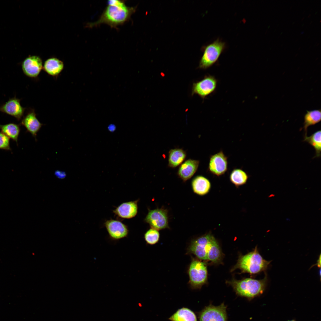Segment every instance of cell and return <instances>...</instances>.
Listing matches in <instances>:
<instances>
[{
	"mask_svg": "<svg viewBox=\"0 0 321 321\" xmlns=\"http://www.w3.org/2000/svg\"><path fill=\"white\" fill-rule=\"evenodd\" d=\"M274 196V194H271L270 195V196H269V197H272V196Z\"/></svg>",
	"mask_w": 321,
	"mask_h": 321,
	"instance_id": "f1b7e54d",
	"label": "cell"
},
{
	"mask_svg": "<svg viewBox=\"0 0 321 321\" xmlns=\"http://www.w3.org/2000/svg\"><path fill=\"white\" fill-rule=\"evenodd\" d=\"M168 211L163 208L149 210L144 219L151 228L158 230L169 228Z\"/></svg>",
	"mask_w": 321,
	"mask_h": 321,
	"instance_id": "8992f818",
	"label": "cell"
},
{
	"mask_svg": "<svg viewBox=\"0 0 321 321\" xmlns=\"http://www.w3.org/2000/svg\"><path fill=\"white\" fill-rule=\"evenodd\" d=\"M270 262L263 259L256 247L253 251L240 256L231 271L239 269L243 272L256 274L265 270Z\"/></svg>",
	"mask_w": 321,
	"mask_h": 321,
	"instance_id": "7a4b0ae2",
	"label": "cell"
},
{
	"mask_svg": "<svg viewBox=\"0 0 321 321\" xmlns=\"http://www.w3.org/2000/svg\"><path fill=\"white\" fill-rule=\"evenodd\" d=\"M144 238L147 243L150 245H154L159 241L160 234L158 230L151 228L145 232Z\"/></svg>",
	"mask_w": 321,
	"mask_h": 321,
	"instance_id": "484cf974",
	"label": "cell"
},
{
	"mask_svg": "<svg viewBox=\"0 0 321 321\" xmlns=\"http://www.w3.org/2000/svg\"><path fill=\"white\" fill-rule=\"evenodd\" d=\"M189 283L193 288H200L207 282V271L205 264L199 260L193 259L188 268Z\"/></svg>",
	"mask_w": 321,
	"mask_h": 321,
	"instance_id": "5b68a950",
	"label": "cell"
},
{
	"mask_svg": "<svg viewBox=\"0 0 321 321\" xmlns=\"http://www.w3.org/2000/svg\"><path fill=\"white\" fill-rule=\"evenodd\" d=\"M0 129L2 133L15 141L18 145V139L20 131L19 125L12 123L0 125Z\"/></svg>",
	"mask_w": 321,
	"mask_h": 321,
	"instance_id": "603a6c76",
	"label": "cell"
},
{
	"mask_svg": "<svg viewBox=\"0 0 321 321\" xmlns=\"http://www.w3.org/2000/svg\"><path fill=\"white\" fill-rule=\"evenodd\" d=\"M20 100L16 97L10 99L0 106V111L9 115L20 120L23 116L25 109L20 103Z\"/></svg>",
	"mask_w": 321,
	"mask_h": 321,
	"instance_id": "7c38bea8",
	"label": "cell"
},
{
	"mask_svg": "<svg viewBox=\"0 0 321 321\" xmlns=\"http://www.w3.org/2000/svg\"><path fill=\"white\" fill-rule=\"evenodd\" d=\"M43 67L41 59L35 56L27 58L22 64V68L24 73L27 76L32 78L37 77Z\"/></svg>",
	"mask_w": 321,
	"mask_h": 321,
	"instance_id": "8fae6325",
	"label": "cell"
},
{
	"mask_svg": "<svg viewBox=\"0 0 321 321\" xmlns=\"http://www.w3.org/2000/svg\"><path fill=\"white\" fill-rule=\"evenodd\" d=\"M21 124L36 139L37 134L43 125L38 119L33 110L29 111L23 117Z\"/></svg>",
	"mask_w": 321,
	"mask_h": 321,
	"instance_id": "9a60e30c",
	"label": "cell"
},
{
	"mask_svg": "<svg viewBox=\"0 0 321 321\" xmlns=\"http://www.w3.org/2000/svg\"><path fill=\"white\" fill-rule=\"evenodd\" d=\"M191 186L195 193L203 196L206 195L210 192L211 188V183L206 177L202 175H198L193 179Z\"/></svg>",
	"mask_w": 321,
	"mask_h": 321,
	"instance_id": "e0dca14e",
	"label": "cell"
},
{
	"mask_svg": "<svg viewBox=\"0 0 321 321\" xmlns=\"http://www.w3.org/2000/svg\"><path fill=\"white\" fill-rule=\"evenodd\" d=\"M222 256L221 248L218 242L213 236L207 248V259L217 263L221 261Z\"/></svg>",
	"mask_w": 321,
	"mask_h": 321,
	"instance_id": "d6986e66",
	"label": "cell"
},
{
	"mask_svg": "<svg viewBox=\"0 0 321 321\" xmlns=\"http://www.w3.org/2000/svg\"><path fill=\"white\" fill-rule=\"evenodd\" d=\"M55 175L59 179L64 178L66 176V173L64 171L57 170L55 172Z\"/></svg>",
	"mask_w": 321,
	"mask_h": 321,
	"instance_id": "83f0119b",
	"label": "cell"
},
{
	"mask_svg": "<svg viewBox=\"0 0 321 321\" xmlns=\"http://www.w3.org/2000/svg\"><path fill=\"white\" fill-rule=\"evenodd\" d=\"M213 236L210 233L203 235L192 240L188 248V251L202 260H207L208 246Z\"/></svg>",
	"mask_w": 321,
	"mask_h": 321,
	"instance_id": "9c48e42d",
	"label": "cell"
},
{
	"mask_svg": "<svg viewBox=\"0 0 321 321\" xmlns=\"http://www.w3.org/2000/svg\"><path fill=\"white\" fill-rule=\"evenodd\" d=\"M0 149L11 151L10 138L1 132H0Z\"/></svg>",
	"mask_w": 321,
	"mask_h": 321,
	"instance_id": "4316f807",
	"label": "cell"
},
{
	"mask_svg": "<svg viewBox=\"0 0 321 321\" xmlns=\"http://www.w3.org/2000/svg\"><path fill=\"white\" fill-rule=\"evenodd\" d=\"M321 130L315 132L310 136H304L303 141L306 142L314 149L315 155L313 158L321 156Z\"/></svg>",
	"mask_w": 321,
	"mask_h": 321,
	"instance_id": "d4e9b609",
	"label": "cell"
},
{
	"mask_svg": "<svg viewBox=\"0 0 321 321\" xmlns=\"http://www.w3.org/2000/svg\"><path fill=\"white\" fill-rule=\"evenodd\" d=\"M169 319L172 321H197L194 312L185 308L179 309Z\"/></svg>",
	"mask_w": 321,
	"mask_h": 321,
	"instance_id": "cb8c5ba5",
	"label": "cell"
},
{
	"mask_svg": "<svg viewBox=\"0 0 321 321\" xmlns=\"http://www.w3.org/2000/svg\"><path fill=\"white\" fill-rule=\"evenodd\" d=\"M248 178L247 173L240 169H234L229 175L230 182L237 187L245 184Z\"/></svg>",
	"mask_w": 321,
	"mask_h": 321,
	"instance_id": "7402d4cb",
	"label": "cell"
},
{
	"mask_svg": "<svg viewBox=\"0 0 321 321\" xmlns=\"http://www.w3.org/2000/svg\"><path fill=\"white\" fill-rule=\"evenodd\" d=\"M105 224L110 236L114 240L120 239L128 235V230L127 227L119 221L110 220L106 221Z\"/></svg>",
	"mask_w": 321,
	"mask_h": 321,
	"instance_id": "4fadbf2b",
	"label": "cell"
},
{
	"mask_svg": "<svg viewBox=\"0 0 321 321\" xmlns=\"http://www.w3.org/2000/svg\"><path fill=\"white\" fill-rule=\"evenodd\" d=\"M138 201L123 203L118 206L114 213L119 217L129 219L135 217L138 212Z\"/></svg>",
	"mask_w": 321,
	"mask_h": 321,
	"instance_id": "2e32d148",
	"label": "cell"
},
{
	"mask_svg": "<svg viewBox=\"0 0 321 321\" xmlns=\"http://www.w3.org/2000/svg\"><path fill=\"white\" fill-rule=\"evenodd\" d=\"M199 161L189 159L180 166L177 172L179 177L183 181L186 182L194 175L197 171Z\"/></svg>",
	"mask_w": 321,
	"mask_h": 321,
	"instance_id": "5bb4252c",
	"label": "cell"
},
{
	"mask_svg": "<svg viewBox=\"0 0 321 321\" xmlns=\"http://www.w3.org/2000/svg\"><path fill=\"white\" fill-rule=\"evenodd\" d=\"M226 308L224 303L218 306H207L201 313L200 321H226Z\"/></svg>",
	"mask_w": 321,
	"mask_h": 321,
	"instance_id": "30bf717a",
	"label": "cell"
},
{
	"mask_svg": "<svg viewBox=\"0 0 321 321\" xmlns=\"http://www.w3.org/2000/svg\"><path fill=\"white\" fill-rule=\"evenodd\" d=\"M226 48L225 43L218 39L204 48L199 67L207 69L215 64Z\"/></svg>",
	"mask_w": 321,
	"mask_h": 321,
	"instance_id": "277c9868",
	"label": "cell"
},
{
	"mask_svg": "<svg viewBox=\"0 0 321 321\" xmlns=\"http://www.w3.org/2000/svg\"><path fill=\"white\" fill-rule=\"evenodd\" d=\"M186 156V152L181 148L171 149L169 152L168 166L174 168L181 164Z\"/></svg>",
	"mask_w": 321,
	"mask_h": 321,
	"instance_id": "ffe728a7",
	"label": "cell"
},
{
	"mask_svg": "<svg viewBox=\"0 0 321 321\" xmlns=\"http://www.w3.org/2000/svg\"><path fill=\"white\" fill-rule=\"evenodd\" d=\"M218 81L212 75L205 76L201 81L194 83L191 95L197 94L203 99L214 92L217 87Z\"/></svg>",
	"mask_w": 321,
	"mask_h": 321,
	"instance_id": "52a82bcc",
	"label": "cell"
},
{
	"mask_svg": "<svg viewBox=\"0 0 321 321\" xmlns=\"http://www.w3.org/2000/svg\"><path fill=\"white\" fill-rule=\"evenodd\" d=\"M295 321V320H289V321Z\"/></svg>",
	"mask_w": 321,
	"mask_h": 321,
	"instance_id": "f546056e",
	"label": "cell"
},
{
	"mask_svg": "<svg viewBox=\"0 0 321 321\" xmlns=\"http://www.w3.org/2000/svg\"><path fill=\"white\" fill-rule=\"evenodd\" d=\"M228 168V157L222 150L210 157L208 170L211 174L219 177L224 174Z\"/></svg>",
	"mask_w": 321,
	"mask_h": 321,
	"instance_id": "ba28073f",
	"label": "cell"
},
{
	"mask_svg": "<svg viewBox=\"0 0 321 321\" xmlns=\"http://www.w3.org/2000/svg\"><path fill=\"white\" fill-rule=\"evenodd\" d=\"M135 10V7L127 6L124 1L116 0L112 5L108 4L100 18L90 23V26H96L106 24L116 28L128 21Z\"/></svg>",
	"mask_w": 321,
	"mask_h": 321,
	"instance_id": "6da1fadb",
	"label": "cell"
},
{
	"mask_svg": "<svg viewBox=\"0 0 321 321\" xmlns=\"http://www.w3.org/2000/svg\"><path fill=\"white\" fill-rule=\"evenodd\" d=\"M307 111L304 116L303 128L305 132L304 136H307L308 127L318 123L321 119L320 109Z\"/></svg>",
	"mask_w": 321,
	"mask_h": 321,
	"instance_id": "44dd1931",
	"label": "cell"
},
{
	"mask_svg": "<svg viewBox=\"0 0 321 321\" xmlns=\"http://www.w3.org/2000/svg\"><path fill=\"white\" fill-rule=\"evenodd\" d=\"M63 68V62L55 58H52L47 60L43 67V69L46 73L53 76L58 75Z\"/></svg>",
	"mask_w": 321,
	"mask_h": 321,
	"instance_id": "ac0fdd59",
	"label": "cell"
},
{
	"mask_svg": "<svg viewBox=\"0 0 321 321\" xmlns=\"http://www.w3.org/2000/svg\"><path fill=\"white\" fill-rule=\"evenodd\" d=\"M267 277L258 280L246 278L240 280L232 279L228 283L239 295L248 298H253L262 294L265 287Z\"/></svg>",
	"mask_w": 321,
	"mask_h": 321,
	"instance_id": "3957f363",
	"label": "cell"
}]
</instances>
